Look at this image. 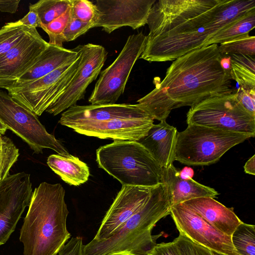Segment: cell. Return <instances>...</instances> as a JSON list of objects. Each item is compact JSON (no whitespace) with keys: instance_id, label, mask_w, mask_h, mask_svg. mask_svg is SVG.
<instances>
[{"instance_id":"1","label":"cell","mask_w":255,"mask_h":255,"mask_svg":"<svg viewBox=\"0 0 255 255\" xmlns=\"http://www.w3.org/2000/svg\"><path fill=\"white\" fill-rule=\"evenodd\" d=\"M222 56L218 44H212L176 58L163 80H155V88L137 104L153 120L161 121L173 109L233 93L232 77L220 64Z\"/></svg>"},{"instance_id":"2","label":"cell","mask_w":255,"mask_h":255,"mask_svg":"<svg viewBox=\"0 0 255 255\" xmlns=\"http://www.w3.org/2000/svg\"><path fill=\"white\" fill-rule=\"evenodd\" d=\"M225 0H156L147 18L149 31L139 58L172 61L203 47L216 33L214 19Z\"/></svg>"},{"instance_id":"3","label":"cell","mask_w":255,"mask_h":255,"mask_svg":"<svg viewBox=\"0 0 255 255\" xmlns=\"http://www.w3.org/2000/svg\"><path fill=\"white\" fill-rule=\"evenodd\" d=\"M65 196L60 183L43 182L35 188L20 233L24 255H57L70 239Z\"/></svg>"},{"instance_id":"4","label":"cell","mask_w":255,"mask_h":255,"mask_svg":"<svg viewBox=\"0 0 255 255\" xmlns=\"http://www.w3.org/2000/svg\"><path fill=\"white\" fill-rule=\"evenodd\" d=\"M153 122L137 104L76 105L63 112L59 121L79 134L137 141L146 135Z\"/></svg>"},{"instance_id":"5","label":"cell","mask_w":255,"mask_h":255,"mask_svg":"<svg viewBox=\"0 0 255 255\" xmlns=\"http://www.w3.org/2000/svg\"><path fill=\"white\" fill-rule=\"evenodd\" d=\"M172 198L167 185L160 183L152 189L140 209L109 238L93 239L84 246L83 255H147L163 233L152 235L156 224L170 214Z\"/></svg>"},{"instance_id":"6","label":"cell","mask_w":255,"mask_h":255,"mask_svg":"<svg viewBox=\"0 0 255 255\" xmlns=\"http://www.w3.org/2000/svg\"><path fill=\"white\" fill-rule=\"evenodd\" d=\"M96 161L123 186L152 187L162 183V168L137 141L116 140L101 146Z\"/></svg>"},{"instance_id":"7","label":"cell","mask_w":255,"mask_h":255,"mask_svg":"<svg viewBox=\"0 0 255 255\" xmlns=\"http://www.w3.org/2000/svg\"><path fill=\"white\" fill-rule=\"evenodd\" d=\"M250 135L196 124L177 132L174 159L182 164L205 166L214 164L232 147Z\"/></svg>"},{"instance_id":"8","label":"cell","mask_w":255,"mask_h":255,"mask_svg":"<svg viewBox=\"0 0 255 255\" xmlns=\"http://www.w3.org/2000/svg\"><path fill=\"white\" fill-rule=\"evenodd\" d=\"M188 124L255 135V117L237 99L236 92L210 97L191 107L187 114Z\"/></svg>"},{"instance_id":"9","label":"cell","mask_w":255,"mask_h":255,"mask_svg":"<svg viewBox=\"0 0 255 255\" xmlns=\"http://www.w3.org/2000/svg\"><path fill=\"white\" fill-rule=\"evenodd\" d=\"M0 120L7 129L26 142L35 153H42L43 149L48 148L62 156L71 155L59 140L47 131L37 116L1 90Z\"/></svg>"},{"instance_id":"10","label":"cell","mask_w":255,"mask_h":255,"mask_svg":"<svg viewBox=\"0 0 255 255\" xmlns=\"http://www.w3.org/2000/svg\"><path fill=\"white\" fill-rule=\"evenodd\" d=\"M146 35L142 32L129 35L115 61L100 74L89 99L91 105L116 104L124 93L136 61L145 46Z\"/></svg>"},{"instance_id":"11","label":"cell","mask_w":255,"mask_h":255,"mask_svg":"<svg viewBox=\"0 0 255 255\" xmlns=\"http://www.w3.org/2000/svg\"><path fill=\"white\" fill-rule=\"evenodd\" d=\"M73 50L79 53L81 61L68 87L45 111L53 116L76 105L84 98L87 88L96 79L107 59V52L100 45H79Z\"/></svg>"},{"instance_id":"12","label":"cell","mask_w":255,"mask_h":255,"mask_svg":"<svg viewBox=\"0 0 255 255\" xmlns=\"http://www.w3.org/2000/svg\"><path fill=\"white\" fill-rule=\"evenodd\" d=\"M30 175L25 172L9 174L0 181V246L14 232L32 194Z\"/></svg>"},{"instance_id":"13","label":"cell","mask_w":255,"mask_h":255,"mask_svg":"<svg viewBox=\"0 0 255 255\" xmlns=\"http://www.w3.org/2000/svg\"><path fill=\"white\" fill-rule=\"evenodd\" d=\"M170 214L179 234L193 242L225 255H239L231 236L221 232L188 207L182 204L173 205Z\"/></svg>"},{"instance_id":"14","label":"cell","mask_w":255,"mask_h":255,"mask_svg":"<svg viewBox=\"0 0 255 255\" xmlns=\"http://www.w3.org/2000/svg\"><path fill=\"white\" fill-rule=\"evenodd\" d=\"M48 45L36 28H31L16 45L0 57V88L13 87Z\"/></svg>"},{"instance_id":"15","label":"cell","mask_w":255,"mask_h":255,"mask_svg":"<svg viewBox=\"0 0 255 255\" xmlns=\"http://www.w3.org/2000/svg\"><path fill=\"white\" fill-rule=\"evenodd\" d=\"M156 0H97L96 5L99 18L95 27H102L111 33L123 26L136 29L147 23V18Z\"/></svg>"},{"instance_id":"16","label":"cell","mask_w":255,"mask_h":255,"mask_svg":"<svg viewBox=\"0 0 255 255\" xmlns=\"http://www.w3.org/2000/svg\"><path fill=\"white\" fill-rule=\"evenodd\" d=\"M153 187L122 186L104 217L93 239H106L117 232L143 206Z\"/></svg>"},{"instance_id":"17","label":"cell","mask_w":255,"mask_h":255,"mask_svg":"<svg viewBox=\"0 0 255 255\" xmlns=\"http://www.w3.org/2000/svg\"><path fill=\"white\" fill-rule=\"evenodd\" d=\"M177 130L166 120L153 124L147 133L139 142L150 153L157 163L165 168L173 164Z\"/></svg>"},{"instance_id":"18","label":"cell","mask_w":255,"mask_h":255,"mask_svg":"<svg viewBox=\"0 0 255 255\" xmlns=\"http://www.w3.org/2000/svg\"><path fill=\"white\" fill-rule=\"evenodd\" d=\"M182 204L191 209L223 234L231 236L242 222L233 209L228 208L211 197H200Z\"/></svg>"},{"instance_id":"19","label":"cell","mask_w":255,"mask_h":255,"mask_svg":"<svg viewBox=\"0 0 255 255\" xmlns=\"http://www.w3.org/2000/svg\"><path fill=\"white\" fill-rule=\"evenodd\" d=\"M78 55V53L73 49L49 44L31 68L10 88H20L31 83L61 66L72 62Z\"/></svg>"},{"instance_id":"20","label":"cell","mask_w":255,"mask_h":255,"mask_svg":"<svg viewBox=\"0 0 255 255\" xmlns=\"http://www.w3.org/2000/svg\"><path fill=\"white\" fill-rule=\"evenodd\" d=\"M162 169V182L168 188L172 206L197 198H214L219 194L214 188L201 184L191 178H184L173 164Z\"/></svg>"},{"instance_id":"21","label":"cell","mask_w":255,"mask_h":255,"mask_svg":"<svg viewBox=\"0 0 255 255\" xmlns=\"http://www.w3.org/2000/svg\"><path fill=\"white\" fill-rule=\"evenodd\" d=\"M47 164L65 182L70 185L79 186L84 183L90 175L87 164L72 155L69 156L50 155L47 158Z\"/></svg>"},{"instance_id":"22","label":"cell","mask_w":255,"mask_h":255,"mask_svg":"<svg viewBox=\"0 0 255 255\" xmlns=\"http://www.w3.org/2000/svg\"><path fill=\"white\" fill-rule=\"evenodd\" d=\"M255 27V9H252L217 31L206 41L203 46L221 44L249 36Z\"/></svg>"},{"instance_id":"23","label":"cell","mask_w":255,"mask_h":255,"mask_svg":"<svg viewBox=\"0 0 255 255\" xmlns=\"http://www.w3.org/2000/svg\"><path fill=\"white\" fill-rule=\"evenodd\" d=\"M231 57L230 75L240 88L247 90L255 89V59L254 56L229 54Z\"/></svg>"},{"instance_id":"24","label":"cell","mask_w":255,"mask_h":255,"mask_svg":"<svg viewBox=\"0 0 255 255\" xmlns=\"http://www.w3.org/2000/svg\"><path fill=\"white\" fill-rule=\"evenodd\" d=\"M233 246L239 255H255V226L242 222L231 236Z\"/></svg>"},{"instance_id":"25","label":"cell","mask_w":255,"mask_h":255,"mask_svg":"<svg viewBox=\"0 0 255 255\" xmlns=\"http://www.w3.org/2000/svg\"><path fill=\"white\" fill-rule=\"evenodd\" d=\"M37 11L41 25H46L62 15L71 6V0H40L29 4Z\"/></svg>"},{"instance_id":"26","label":"cell","mask_w":255,"mask_h":255,"mask_svg":"<svg viewBox=\"0 0 255 255\" xmlns=\"http://www.w3.org/2000/svg\"><path fill=\"white\" fill-rule=\"evenodd\" d=\"M32 28L19 20L5 23L0 28V57L16 45Z\"/></svg>"},{"instance_id":"27","label":"cell","mask_w":255,"mask_h":255,"mask_svg":"<svg viewBox=\"0 0 255 255\" xmlns=\"http://www.w3.org/2000/svg\"><path fill=\"white\" fill-rule=\"evenodd\" d=\"M19 155V150L11 139L2 136L0 140V181L9 174V170Z\"/></svg>"},{"instance_id":"28","label":"cell","mask_w":255,"mask_h":255,"mask_svg":"<svg viewBox=\"0 0 255 255\" xmlns=\"http://www.w3.org/2000/svg\"><path fill=\"white\" fill-rule=\"evenodd\" d=\"M218 50L222 55L242 54L255 55V37L248 36L221 43Z\"/></svg>"},{"instance_id":"29","label":"cell","mask_w":255,"mask_h":255,"mask_svg":"<svg viewBox=\"0 0 255 255\" xmlns=\"http://www.w3.org/2000/svg\"><path fill=\"white\" fill-rule=\"evenodd\" d=\"M72 17V9L70 6L60 16L47 24L41 25V28L49 36V44L62 47L61 35Z\"/></svg>"},{"instance_id":"30","label":"cell","mask_w":255,"mask_h":255,"mask_svg":"<svg viewBox=\"0 0 255 255\" xmlns=\"http://www.w3.org/2000/svg\"><path fill=\"white\" fill-rule=\"evenodd\" d=\"M72 17L82 22L94 24L98 18L99 13L97 6L88 0H71Z\"/></svg>"},{"instance_id":"31","label":"cell","mask_w":255,"mask_h":255,"mask_svg":"<svg viewBox=\"0 0 255 255\" xmlns=\"http://www.w3.org/2000/svg\"><path fill=\"white\" fill-rule=\"evenodd\" d=\"M179 255H213L207 248L180 234L173 241Z\"/></svg>"},{"instance_id":"32","label":"cell","mask_w":255,"mask_h":255,"mask_svg":"<svg viewBox=\"0 0 255 255\" xmlns=\"http://www.w3.org/2000/svg\"><path fill=\"white\" fill-rule=\"evenodd\" d=\"M94 27V24L84 22L72 17L62 33V41L64 42L74 40Z\"/></svg>"},{"instance_id":"33","label":"cell","mask_w":255,"mask_h":255,"mask_svg":"<svg viewBox=\"0 0 255 255\" xmlns=\"http://www.w3.org/2000/svg\"><path fill=\"white\" fill-rule=\"evenodd\" d=\"M236 92L237 99L243 108L255 117V89L247 90L239 88Z\"/></svg>"},{"instance_id":"34","label":"cell","mask_w":255,"mask_h":255,"mask_svg":"<svg viewBox=\"0 0 255 255\" xmlns=\"http://www.w3.org/2000/svg\"><path fill=\"white\" fill-rule=\"evenodd\" d=\"M84 245L81 237H72L59 251L58 255H83Z\"/></svg>"},{"instance_id":"35","label":"cell","mask_w":255,"mask_h":255,"mask_svg":"<svg viewBox=\"0 0 255 255\" xmlns=\"http://www.w3.org/2000/svg\"><path fill=\"white\" fill-rule=\"evenodd\" d=\"M147 255H179L173 241L156 244Z\"/></svg>"},{"instance_id":"36","label":"cell","mask_w":255,"mask_h":255,"mask_svg":"<svg viewBox=\"0 0 255 255\" xmlns=\"http://www.w3.org/2000/svg\"><path fill=\"white\" fill-rule=\"evenodd\" d=\"M29 12L18 20L23 25L33 28L41 27V21L36 10L29 5Z\"/></svg>"},{"instance_id":"37","label":"cell","mask_w":255,"mask_h":255,"mask_svg":"<svg viewBox=\"0 0 255 255\" xmlns=\"http://www.w3.org/2000/svg\"><path fill=\"white\" fill-rule=\"evenodd\" d=\"M20 1V0H0V12L15 13Z\"/></svg>"},{"instance_id":"38","label":"cell","mask_w":255,"mask_h":255,"mask_svg":"<svg viewBox=\"0 0 255 255\" xmlns=\"http://www.w3.org/2000/svg\"><path fill=\"white\" fill-rule=\"evenodd\" d=\"M244 168L246 173L253 175L255 174V155L246 162Z\"/></svg>"},{"instance_id":"39","label":"cell","mask_w":255,"mask_h":255,"mask_svg":"<svg viewBox=\"0 0 255 255\" xmlns=\"http://www.w3.org/2000/svg\"><path fill=\"white\" fill-rule=\"evenodd\" d=\"M222 68L230 74L231 69V61L230 55H222L220 60Z\"/></svg>"},{"instance_id":"40","label":"cell","mask_w":255,"mask_h":255,"mask_svg":"<svg viewBox=\"0 0 255 255\" xmlns=\"http://www.w3.org/2000/svg\"><path fill=\"white\" fill-rule=\"evenodd\" d=\"M6 127L1 123L0 120V133L3 135L5 133L7 130Z\"/></svg>"},{"instance_id":"41","label":"cell","mask_w":255,"mask_h":255,"mask_svg":"<svg viewBox=\"0 0 255 255\" xmlns=\"http://www.w3.org/2000/svg\"><path fill=\"white\" fill-rule=\"evenodd\" d=\"M213 255H225L221 253H218L216 252L212 251Z\"/></svg>"},{"instance_id":"42","label":"cell","mask_w":255,"mask_h":255,"mask_svg":"<svg viewBox=\"0 0 255 255\" xmlns=\"http://www.w3.org/2000/svg\"><path fill=\"white\" fill-rule=\"evenodd\" d=\"M2 136V135L0 133V140L1 139Z\"/></svg>"}]
</instances>
